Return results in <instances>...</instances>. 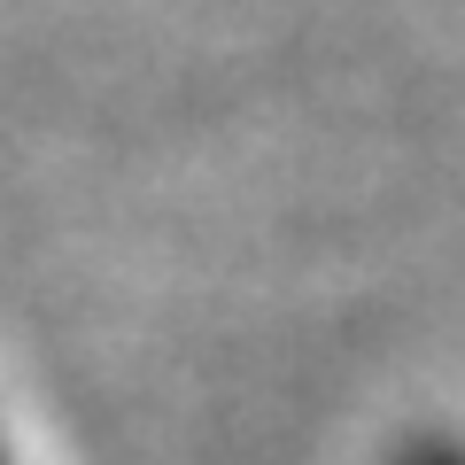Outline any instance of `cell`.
<instances>
[{"label": "cell", "mask_w": 465, "mask_h": 465, "mask_svg": "<svg viewBox=\"0 0 465 465\" xmlns=\"http://www.w3.org/2000/svg\"><path fill=\"white\" fill-rule=\"evenodd\" d=\"M403 465H465V450H450V442H419V450H403Z\"/></svg>", "instance_id": "cell-1"}]
</instances>
